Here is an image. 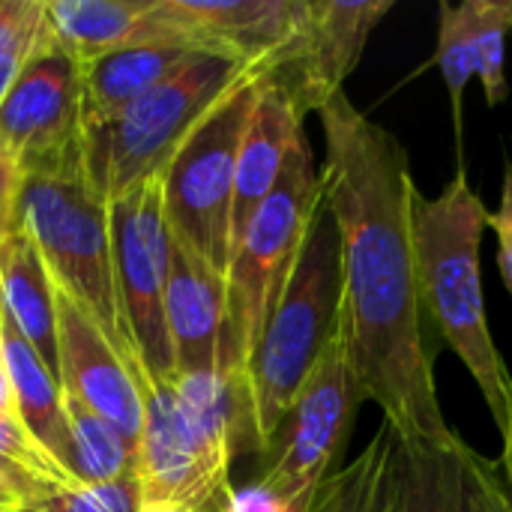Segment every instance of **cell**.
<instances>
[{
  "label": "cell",
  "instance_id": "1",
  "mask_svg": "<svg viewBox=\"0 0 512 512\" xmlns=\"http://www.w3.org/2000/svg\"><path fill=\"white\" fill-rule=\"evenodd\" d=\"M321 183L342 237V324L366 399L411 438L453 441L435 387V342L420 297L411 177L402 141L348 93L321 111Z\"/></svg>",
  "mask_w": 512,
  "mask_h": 512
},
{
  "label": "cell",
  "instance_id": "2",
  "mask_svg": "<svg viewBox=\"0 0 512 512\" xmlns=\"http://www.w3.org/2000/svg\"><path fill=\"white\" fill-rule=\"evenodd\" d=\"M486 204L471 189L465 165L438 195L414 192L411 228L417 252L420 297L429 324L441 342L462 360L480 387L498 432L510 417L512 375L495 345L480 276V243L486 231Z\"/></svg>",
  "mask_w": 512,
  "mask_h": 512
},
{
  "label": "cell",
  "instance_id": "3",
  "mask_svg": "<svg viewBox=\"0 0 512 512\" xmlns=\"http://www.w3.org/2000/svg\"><path fill=\"white\" fill-rule=\"evenodd\" d=\"M12 228L30 234L57 291L72 297L123 360L141 369L117 303L108 195L90 171L84 138L18 168Z\"/></svg>",
  "mask_w": 512,
  "mask_h": 512
},
{
  "label": "cell",
  "instance_id": "4",
  "mask_svg": "<svg viewBox=\"0 0 512 512\" xmlns=\"http://www.w3.org/2000/svg\"><path fill=\"white\" fill-rule=\"evenodd\" d=\"M342 297V237L321 183L294 270L246 366L258 456L336 336Z\"/></svg>",
  "mask_w": 512,
  "mask_h": 512
},
{
  "label": "cell",
  "instance_id": "5",
  "mask_svg": "<svg viewBox=\"0 0 512 512\" xmlns=\"http://www.w3.org/2000/svg\"><path fill=\"white\" fill-rule=\"evenodd\" d=\"M246 69L249 63L225 51H195L162 84L126 105L108 126L84 129L87 162L108 201L159 177L189 132Z\"/></svg>",
  "mask_w": 512,
  "mask_h": 512
},
{
  "label": "cell",
  "instance_id": "6",
  "mask_svg": "<svg viewBox=\"0 0 512 512\" xmlns=\"http://www.w3.org/2000/svg\"><path fill=\"white\" fill-rule=\"evenodd\" d=\"M261 69L246 75L207 111L162 171V204L171 237L222 279L231 267V204L240 144L258 99Z\"/></svg>",
  "mask_w": 512,
  "mask_h": 512
},
{
  "label": "cell",
  "instance_id": "7",
  "mask_svg": "<svg viewBox=\"0 0 512 512\" xmlns=\"http://www.w3.org/2000/svg\"><path fill=\"white\" fill-rule=\"evenodd\" d=\"M321 195V177L312 165L306 135L288 150L285 168L252 216L240 246L231 255L225 276L228 291V372L246 375L252 351L279 303V294L294 270L312 207Z\"/></svg>",
  "mask_w": 512,
  "mask_h": 512
},
{
  "label": "cell",
  "instance_id": "8",
  "mask_svg": "<svg viewBox=\"0 0 512 512\" xmlns=\"http://www.w3.org/2000/svg\"><path fill=\"white\" fill-rule=\"evenodd\" d=\"M363 402L366 393L354 369L345 324L339 321L336 336L267 441L258 483L300 512L312 510L318 489L339 471L336 465L351 441Z\"/></svg>",
  "mask_w": 512,
  "mask_h": 512
},
{
  "label": "cell",
  "instance_id": "9",
  "mask_svg": "<svg viewBox=\"0 0 512 512\" xmlns=\"http://www.w3.org/2000/svg\"><path fill=\"white\" fill-rule=\"evenodd\" d=\"M117 303L150 387H171L177 363L165 294L171 276V231L162 204V174L108 201Z\"/></svg>",
  "mask_w": 512,
  "mask_h": 512
},
{
  "label": "cell",
  "instance_id": "10",
  "mask_svg": "<svg viewBox=\"0 0 512 512\" xmlns=\"http://www.w3.org/2000/svg\"><path fill=\"white\" fill-rule=\"evenodd\" d=\"M78 138H84L81 60L51 27L0 105V159L18 171Z\"/></svg>",
  "mask_w": 512,
  "mask_h": 512
},
{
  "label": "cell",
  "instance_id": "11",
  "mask_svg": "<svg viewBox=\"0 0 512 512\" xmlns=\"http://www.w3.org/2000/svg\"><path fill=\"white\" fill-rule=\"evenodd\" d=\"M231 462L219 456L183 414L174 384L150 387L144 396V429L135 456V477L144 504H183L222 512Z\"/></svg>",
  "mask_w": 512,
  "mask_h": 512
},
{
  "label": "cell",
  "instance_id": "12",
  "mask_svg": "<svg viewBox=\"0 0 512 512\" xmlns=\"http://www.w3.org/2000/svg\"><path fill=\"white\" fill-rule=\"evenodd\" d=\"M393 0H312L309 18L291 48L261 75L276 84L300 111L318 114L345 93V81Z\"/></svg>",
  "mask_w": 512,
  "mask_h": 512
},
{
  "label": "cell",
  "instance_id": "13",
  "mask_svg": "<svg viewBox=\"0 0 512 512\" xmlns=\"http://www.w3.org/2000/svg\"><path fill=\"white\" fill-rule=\"evenodd\" d=\"M57 357L63 396L111 423L138 456L144 396L150 384L144 372L126 363L99 324L63 291H57Z\"/></svg>",
  "mask_w": 512,
  "mask_h": 512
},
{
  "label": "cell",
  "instance_id": "14",
  "mask_svg": "<svg viewBox=\"0 0 512 512\" xmlns=\"http://www.w3.org/2000/svg\"><path fill=\"white\" fill-rule=\"evenodd\" d=\"M396 512H512L498 462L462 435L429 441L396 432Z\"/></svg>",
  "mask_w": 512,
  "mask_h": 512
},
{
  "label": "cell",
  "instance_id": "15",
  "mask_svg": "<svg viewBox=\"0 0 512 512\" xmlns=\"http://www.w3.org/2000/svg\"><path fill=\"white\" fill-rule=\"evenodd\" d=\"M168 333L180 375L228 372V291L225 279L171 237V276L165 294Z\"/></svg>",
  "mask_w": 512,
  "mask_h": 512
},
{
  "label": "cell",
  "instance_id": "16",
  "mask_svg": "<svg viewBox=\"0 0 512 512\" xmlns=\"http://www.w3.org/2000/svg\"><path fill=\"white\" fill-rule=\"evenodd\" d=\"M45 9L54 33L81 63L141 45L207 48L168 12L165 0H51Z\"/></svg>",
  "mask_w": 512,
  "mask_h": 512
},
{
  "label": "cell",
  "instance_id": "17",
  "mask_svg": "<svg viewBox=\"0 0 512 512\" xmlns=\"http://www.w3.org/2000/svg\"><path fill=\"white\" fill-rule=\"evenodd\" d=\"M312 0H165L168 12L186 24L207 48L225 51L261 72L273 66L300 36Z\"/></svg>",
  "mask_w": 512,
  "mask_h": 512
},
{
  "label": "cell",
  "instance_id": "18",
  "mask_svg": "<svg viewBox=\"0 0 512 512\" xmlns=\"http://www.w3.org/2000/svg\"><path fill=\"white\" fill-rule=\"evenodd\" d=\"M303 120L294 102L261 75L258 99L240 144L237 174H234V204H231V255L240 246L252 216L273 192L288 150L303 135Z\"/></svg>",
  "mask_w": 512,
  "mask_h": 512
},
{
  "label": "cell",
  "instance_id": "19",
  "mask_svg": "<svg viewBox=\"0 0 512 512\" xmlns=\"http://www.w3.org/2000/svg\"><path fill=\"white\" fill-rule=\"evenodd\" d=\"M0 291L6 315L30 342L51 378L60 384L57 288L36 243L21 228H9L0 234Z\"/></svg>",
  "mask_w": 512,
  "mask_h": 512
},
{
  "label": "cell",
  "instance_id": "20",
  "mask_svg": "<svg viewBox=\"0 0 512 512\" xmlns=\"http://www.w3.org/2000/svg\"><path fill=\"white\" fill-rule=\"evenodd\" d=\"M195 51H210V48L141 45V48H123V51L102 54L90 63H81L84 129L108 126L126 105H132L138 96L162 84Z\"/></svg>",
  "mask_w": 512,
  "mask_h": 512
},
{
  "label": "cell",
  "instance_id": "21",
  "mask_svg": "<svg viewBox=\"0 0 512 512\" xmlns=\"http://www.w3.org/2000/svg\"><path fill=\"white\" fill-rule=\"evenodd\" d=\"M3 363L9 372L18 420L24 423L30 438L60 465V471L72 483H78L72 474V435L66 423L63 390L9 315H3Z\"/></svg>",
  "mask_w": 512,
  "mask_h": 512
},
{
  "label": "cell",
  "instance_id": "22",
  "mask_svg": "<svg viewBox=\"0 0 512 512\" xmlns=\"http://www.w3.org/2000/svg\"><path fill=\"white\" fill-rule=\"evenodd\" d=\"M309 512H396V429L387 420L354 462L327 477Z\"/></svg>",
  "mask_w": 512,
  "mask_h": 512
},
{
  "label": "cell",
  "instance_id": "23",
  "mask_svg": "<svg viewBox=\"0 0 512 512\" xmlns=\"http://www.w3.org/2000/svg\"><path fill=\"white\" fill-rule=\"evenodd\" d=\"M63 405L72 435L75 480L93 486V483H114V480L135 477V450L126 444V438L81 402L63 396Z\"/></svg>",
  "mask_w": 512,
  "mask_h": 512
},
{
  "label": "cell",
  "instance_id": "24",
  "mask_svg": "<svg viewBox=\"0 0 512 512\" xmlns=\"http://www.w3.org/2000/svg\"><path fill=\"white\" fill-rule=\"evenodd\" d=\"M474 78H480L486 102L501 105L510 96V81L504 72L507 36L512 33V0H465Z\"/></svg>",
  "mask_w": 512,
  "mask_h": 512
},
{
  "label": "cell",
  "instance_id": "25",
  "mask_svg": "<svg viewBox=\"0 0 512 512\" xmlns=\"http://www.w3.org/2000/svg\"><path fill=\"white\" fill-rule=\"evenodd\" d=\"M438 69L444 75V84L450 90L453 105V126L456 135H462V102L465 87L474 78V57H471V30H468V12L465 3H441L438 6V51H435Z\"/></svg>",
  "mask_w": 512,
  "mask_h": 512
},
{
  "label": "cell",
  "instance_id": "26",
  "mask_svg": "<svg viewBox=\"0 0 512 512\" xmlns=\"http://www.w3.org/2000/svg\"><path fill=\"white\" fill-rule=\"evenodd\" d=\"M141 486L138 477L114 480V483H93V486H72L60 489L48 501L30 507L33 512H141Z\"/></svg>",
  "mask_w": 512,
  "mask_h": 512
},
{
  "label": "cell",
  "instance_id": "27",
  "mask_svg": "<svg viewBox=\"0 0 512 512\" xmlns=\"http://www.w3.org/2000/svg\"><path fill=\"white\" fill-rule=\"evenodd\" d=\"M63 486L27 471L24 465L6 459L0 453V510L3 512H24L42 501H48L51 495H57Z\"/></svg>",
  "mask_w": 512,
  "mask_h": 512
},
{
  "label": "cell",
  "instance_id": "28",
  "mask_svg": "<svg viewBox=\"0 0 512 512\" xmlns=\"http://www.w3.org/2000/svg\"><path fill=\"white\" fill-rule=\"evenodd\" d=\"M51 30V21H48V9L33 21L27 24L9 45L0 48V105L9 93V87L15 84L18 72L24 69V63L30 60V54L39 48V42L45 39V33Z\"/></svg>",
  "mask_w": 512,
  "mask_h": 512
},
{
  "label": "cell",
  "instance_id": "29",
  "mask_svg": "<svg viewBox=\"0 0 512 512\" xmlns=\"http://www.w3.org/2000/svg\"><path fill=\"white\" fill-rule=\"evenodd\" d=\"M486 228L495 231L498 237V267L504 276V285L512 297V156L504 168V183H501V201L495 210L486 216Z\"/></svg>",
  "mask_w": 512,
  "mask_h": 512
},
{
  "label": "cell",
  "instance_id": "30",
  "mask_svg": "<svg viewBox=\"0 0 512 512\" xmlns=\"http://www.w3.org/2000/svg\"><path fill=\"white\" fill-rule=\"evenodd\" d=\"M222 512H300L294 504H288L282 495L267 489L264 483H249L243 489H231Z\"/></svg>",
  "mask_w": 512,
  "mask_h": 512
},
{
  "label": "cell",
  "instance_id": "31",
  "mask_svg": "<svg viewBox=\"0 0 512 512\" xmlns=\"http://www.w3.org/2000/svg\"><path fill=\"white\" fill-rule=\"evenodd\" d=\"M42 12H45V3L39 0H0V48L9 45Z\"/></svg>",
  "mask_w": 512,
  "mask_h": 512
},
{
  "label": "cell",
  "instance_id": "32",
  "mask_svg": "<svg viewBox=\"0 0 512 512\" xmlns=\"http://www.w3.org/2000/svg\"><path fill=\"white\" fill-rule=\"evenodd\" d=\"M498 468H501V477L510 489L512 498V399H510V417H507V426L501 432V459H498Z\"/></svg>",
  "mask_w": 512,
  "mask_h": 512
},
{
  "label": "cell",
  "instance_id": "33",
  "mask_svg": "<svg viewBox=\"0 0 512 512\" xmlns=\"http://www.w3.org/2000/svg\"><path fill=\"white\" fill-rule=\"evenodd\" d=\"M0 417H15L18 420L15 396H12V384H9V372H6L3 357H0Z\"/></svg>",
  "mask_w": 512,
  "mask_h": 512
},
{
  "label": "cell",
  "instance_id": "34",
  "mask_svg": "<svg viewBox=\"0 0 512 512\" xmlns=\"http://www.w3.org/2000/svg\"><path fill=\"white\" fill-rule=\"evenodd\" d=\"M141 512H201L195 507H183V504H144Z\"/></svg>",
  "mask_w": 512,
  "mask_h": 512
},
{
  "label": "cell",
  "instance_id": "35",
  "mask_svg": "<svg viewBox=\"0 0 512 512\" xmlns=\"http://www.w3.org/2000/svg\"><path fill=\"white\" fill-rule=\"evenodd\" d=\"M3 315H6V309H3V291H0V324H3Z\"/></svg>",
  "mask_w": 512,
  "mask_h": 512
},
{
  "label": "cell",
  "instance_id": "36",
  "mask_svg": "<svg viewBox=\"0 0 512 512\" xmlns=\"http://www.w3.org/2000/svg\"><path fill=\"white\" fill-rule=\"evenodd\" d=\"M0 357H3V324H0Z\"/></svg>",
  "mask_w": 512,
  "mask_h": 512
},
{
  "label": "cell",
  "instance_id": "37",
  "mask_svg": "<svg viewBox=\"0 0 512 512\" xmlns=\"http://www.w3.org/2000/svg\"><path fill=\"white\" fill-rule=\"evenodd\" d=\"M24 512H33V510H24Z\"/></svg>",
  "mask_w": 512,
  "mask_h": 512
},
{
  "label": "cell",
  "instance_id": "38",
  "mask_svg": "<svg viewBox=\"0 0 512 512\" xmlns=\"http://www.w3.org/2000/svg\"><path fill=\"white\" fill-rule=\"evenodd\" d=\"M0 512H3V510H0Z\"/></svg>",
  "mask_w": 512,
  "mask_h": 512
}]
</instances>
